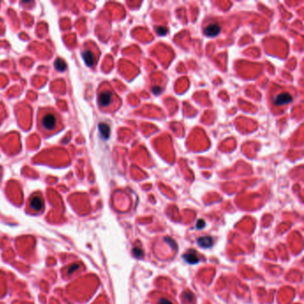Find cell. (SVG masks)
<instances>
[{
	"label": "cell",
	"mask_w": 304,
	"mask_h": 304,
	"mask_svg": "<svg viewBox=\"0 0 304 304\" xmlns=\"http://www.w3.org/2000/svg\"><path fill=\"white\" fill-rule=\"evenodd\" d=\"M95 46H93L91 44H86L84 46V47L82 48L81 51V56L85 62V64L88 67H93L97 59H98V55H97V51L96 49H94Z\"/></svg>",
	"instance_id": "7a4b0ae2"
},
{
	"label": "cell",
	"mask_w": 304,
	"mask_h": 304,
	"mask_svg": "<svg viewBox=\"0 0 304 304\" xmlns=\"http://www.w3.org/2000/svg\"><path fill=\"white\" fill-rule=\"evenodd\" d=\"M54 66L56 68V70L60 71H63L65 70L66 68V64L61 59V58H58L55 62H54Z\"/></svg>",
	"instance_id": "30bf717a"
},
{
	"label": "cell",
	"mask_w": 304,
	"mask_h": 304,
	"mask_svg": "<svg viewBox=\"0 0 304 304\" xmlns=\"http://www.w3.org/2000/svg\"><path fill=\"white\" fill-rule=\"evenodd\" d=\"M79 268V265L77 264V263H75V264L73 265H71V266L67 268V274H68V275H71V274H72L73 272H75L76 270H78Z\"/></svg>",
	"instance_id": "7c38bea8"
},
{
	"label": "cell",
	"mask_w": 304,
	"mask_h": 304,
	"mask_svg": "<svg viewBox=\"0 0 304 304\" xmlns=\"http://www.w3.org/2000/svg\"><path fill=\"white\" fill-rule=\"evenodd\" d=\"M156 32L158 33L159 35L164 36V35H166V34H167V32H168V29H167L165 27H158V28L156 29Z\"/></svg>",
	"instance_id": "5bb4252c"
},
{
	"label": "cell",
	"mask_w": 304,
	"mask_h": 304,
	"mask_svg": "<svg viewBox=\"0 0 304 304\" xmlns=\"http://www.w3.org/2000/svg\"><path fill=\"white\" fill-rule=\"evenodd\" d=\"M292 96L289 93L284 92V93H280L278 94V95L275 97L274 99V102H275V105L278 106H281V105H285L287 104H289L290 102H292Z\"/></svg>",
	"instance_id": "5b68a950"
},
{
	"label": "cell",
	"mask_w": 304,
	"mask_h": 304,
	"mask_svg": "<svg viewBox=\"0 0 304 304\" xmlns=\"http://www.w3.org/2000/svg\"><path fill=\"white\" fill-rule=\"evenodd\" d=\"M99 130H100L101 135H102L105 138L109 137V135H110V128H109V126H108L107 124H105V123H101V124H99Z\"/></svg>",
	"instance_id": "9c48e42d"
},
{
	"label": "cell",
	"mask_w": 304,
	"mask_h": 304,
	"mask_svg": "<svg viewBox=\"0 0 304 304\" xmlns=\"http://www.w3.org/2000/svg\"><path fill=\"white\" fill-rule=\"evenodd\" d=\"M114 99V95L113 92L110 89H103L101 92L98 93L97 95V102L100 108H108L109 106L112 104Z\"/></svg>",
	"instance_id": "3957f363"
},
{
	"label": "cell",
	"mask_w": 304,
	"mask_h": 304,
	"mask_svg": "<svg viewBox=\"0 0 304 304\" xmlns=\"http://www.w3.org/2000/svg\"><path fill=\"white\" fill-rule=\"evenodd\" d=\"M61 115L53 108L46 107L40 110L38 117V127L44 136H48L63 129Z\"/></svg>",
	"instance_id": "6da1fadb"
},
{
	"label": "cell",
	"mask_w": 304,
	"mask_h": 304,
	"mask_svg": "<svg viewBox=\"0 0 304 304\" xmlns=\"http://www.w3.org/2000/svg\"><path fill=\"white\" fill-rule=\"evenodd\" d=\"M153 92L154 93V94H159V92H160V88H153Z\"/></svg>",
	"instance_id": "e0dca14e"
},
{
	"label": "cell",
	"mask_w": 304,
	"mask_h": 304,
	"mask_svg": "<svg viewBox=\"0 0 304 304\" xmlns=\"http://www.w3.org/2000/svg\"><path fill=\"white\" fill-rule=\"evenodd\" d=\"M204 225H205V222L202 220V219H199L198 221H197V224H196V226H197V228H199V229H201V228H202L203 226H204Z\"/></svg>",
	"instance_id": "9a60e30c"
},
{
	"label": "cell",
	"mask_w": 304,
	"mask_h": 304,
	"mask_svg": "<svg viewBox=\"0 0 304 304\" xmlns=\"http://www.w3.org/2000/svg\"><path fill=\"white\" fill-rule=\"evenodd\" d=\"M197 244L201 247L209 248L213 244V239L211 237H202L198 238Z\"/></svg>",
	"instance_id": "ba28073f"
},
{
	"label": "cell",
	"mask_w": 304,
	"mask_h": 304,
	"mask_svg": "<svg viewBox=\"0 0 304 304\" xmlns=\"http://www.w3.org/2000/svg\"><path fill=\"white\" fill-rule=\"evenodd\" d=\"M29 204L31 210L35 212H40L44 208V200L40 195H34L29 198Z\"/></svg>",
	"instance_id": "277c9868"
},
{
	"label": "cell",
	"mask_w": 304,
	"mask_h": 304,
	"mask_svg": "<svg viewBox=\"0 0 304 304\" xmlns=\"http://www.w3.org/2000/svg\"><path fill=\"white\" fill-rule=\"evenodd\" d=\"M184 260L186 262L190 263V264H196L199 261V258L197 257L196 253L195 251H191L186 252L185 255L183 256Z\"/></svg>",
	"instance_id": "52a82bcc"
},
{
	"label": "cell",
	"mask_w": 304,
	"mask_h": 304,
	"mask_svg": "<svg viewBox=\"0 0 304 304\" xmlns=\"http://www.w3.org/2000/svg\"><path fill=\"white\" fill-rule=\"evenodd\" d=\"M158 304H172L171 302H170L168 299H165V298H161L160 301H159Z\"/></svg>",
	"instance_id": "2e32d148"
},
{
	"label": "cell",
	"mask_w": 304,
	"mask_h": 304,
	"mask_svg": "<svg viewBox=\"0 0 304 304\" xmlns=\"http://www.w3.org/2000/svg\"><path fill=\"white\" fill-rule=\"evenodd\" d=\"M133 254L135 257L136 258H142L143 255H144V251L141 248H137V247H135L133 249Z\"/></svg>",
	"instance_id": "8fae6325"
},
{
	"label": "cell",
	"mask_w": 304,
	"mask_h": 304,
	"mask_svg": "<svg viewBox=\"0 0 304 304\" xmlns=\"http://www.w3.org/2000/svg\"><path fill=\"white\" fill-rule=\"evenodd\" d=\"M221 27L218 23H210L208 26H206L203 29V33L207 37H215L220 33Z\"/></svg>",
	"instance_id": "8992f818"
},
{
	"label": "cell",
	"mask_w": 304,
	"mask_h": 304,
	"mask_svg": "<svg viewBox=\"0 0 304 304\" xmlns=\"http://www.w3.org/2000/svg\"><path fill=\"white\" fill-rule=\"evenodd\" d=\"M183 298H184V300H185L187 303H190L192 302V300H193V294L190 292H184Z\"/></svg>",
	"instance_id": "4fadbf2b"
}]
</instances>
